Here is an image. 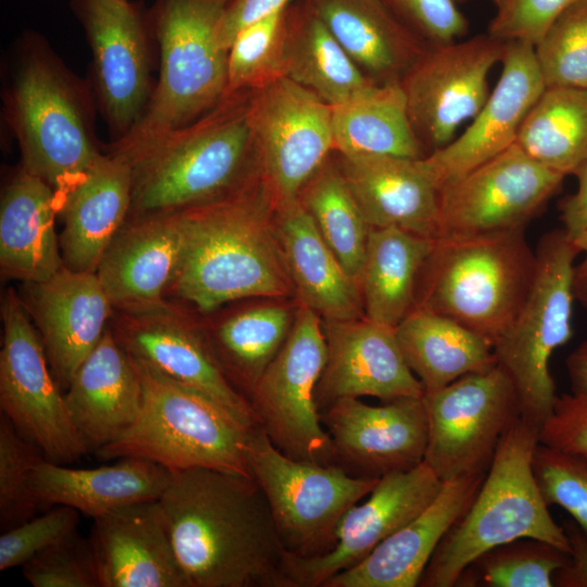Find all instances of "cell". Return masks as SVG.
Returning a JSON list of instances; mask_svg holds the SVG:
<instances>
[{"instance_id":"1","label":"cell","mask_w":587,"mask_h":587,"mask_svg":"<svg viewBox=\"0 0 587 587\" xmlns=\"http://www.w3.org/2000/svg\"><path fill=\"white\" fill-rule=\"evenodd\" d=\"M159 502L189 587H289L287 551L251 476L172 472Z\"/></svg>"},{"instance_id":"2","label":"cell","mask_w":587,"mask_h":587,"mask_svg":"<svg viewBox=\"0 0 587 587\" xmlns=\"http://www.w3.org/2000/svg\"><path fill=\"white\" fill-rule=\"evenodd\" d=\"M274 212L261 174L222 198L180 210L183 249L166 296L211 313L243 298L295 292Z\"/></svg>"},{"instance_id":"3","label":"cell","mask_w":587,"mask_h":587,"mask_svg":"<svg viewBox=\"0 0 587 587\" xmlns=\"http://www.w3.org/2000/svg\"><path fill=\"white\" fill-rule=\"evenodd\" d=\"M251 91L227 92L192 123L110 152L133 172L128 217L176 212L222 198L260 174Z\"/></svg>"},{"instance_id":"4","label":"cell","mask_w":587,"mask_h":587,"mask_svg":"<svg viewBox=\"0 0 587 587\" xmlns=\"http://www.w3.org/2000/svg\"><path fill=\"white\" fill-rule=\"evenodd\" d=\"M2 95L20 165L50 185L59 198L101 154L90 92L45 38L25 32L16 41Z\"/></svg>"},{"instance_id":"5","label":"cell","mask_w":587,"mask_h":587,"mask_svg":"<svg viewBox=\"0 0 587 587\" xmlns=\"http://www.w3.org/2000/svg\"><path fill=\"white\" fill-rule=\"evenodd\" d=\"M536 267L524 229L439 237L421 272L415 308L452 319L494 346L524 305Z\"/></svg>"},{"instance_id":"6","label":"cell","mask_w":587,"mask_h":587,"mask_svg":"<svg viewBox=\"0 0 587 587\" xmlns=\"http://www.w3.org/2000/svg\"><path fill=\"white\" fill-rule=\"evenodd\" d=\"M539 428L519 417L501 439L469 509L440 540L417 587H454L466 565L485 551L536 538L571 552L567 536L551 516L535 479Z\"/></svg>"},{"instance_id":"7","label":"cell","mask_w":587,"mask_h":587,"mask_svg":"<svg viewBox=\"0 0 587 587\" xmlns=\"http://www.w3.org/2000/svg\"><path fill=\"white\" fill-rule=\"evenodd\" d=\"M143 401L136 421L97 455L136 457L171 472L208 467L251 476L246 447L251 427L208 395L135 359Z\"/></svg>"},{"instance_id":"8","label":"cell","mask_w":587,"mask_h":587,"mask_svg":"<svg viewBox=\"0 0 587 587\" xmlns=\"http://www.w3.org/2000/svg\"><path fill=\"white\" fill-rule=\"evenodd\" d=\"M229 0H155L149 21L159 74L137 125L115 143H130L186 126L227 93V53L217 30Z\"/></svg>"},{"instance_id":"9","label":"cell","mask_w":587,"mask_h":587,"mask_svg":"<svg viewBox=\"0 0 587 587\" xmlns=\"http://www.w3.org/2000/svg\"><path fill=\"white\" fill-rule=\"evenodd\" d=\"M535 252L532 289L494 350L514 383L521 416L540 429L557 397L550 359L573 335L574 261L580 252L562 228L545 233Z\"/></svg>"},{"instance_id":"10","label":"cell","mask_w":587,"mask_h":587,"mask_svg":"<svg viewBox=\"0 0 587 587\" xmlns=\"http://www.w3.org/2000/svg\"><path fill=\"white\" fill-rule=\"evenodd\" d=\"M246 457L284 549L301 558L332 550L344 514L369 496L379 480L354 477L336 464L291 459L259 426L250 433Z\"/></svg>"},{"instance_id":"11","label":"cell","mask_w":587,"mask_h":587,"mask_svg":"<svg viewBox=\"0 0 587 587\" xmlns=\"http://www.w3.org/2000/svg\"><path fill=\"white\" fill-rule=\"evenodd\" d=\"M326 355L322 317L300 303L286 341L248 398L258 426L298 461L334 464L332 439L315 402Z\"/></svg>"},{"instance_id":"12","label":"cell","mask_w":587,"mask_h":587,"mask_svg":"<svg viewBox=\"0 0 587 587\" xmlns=\"http://www.w3.org/2000/svg\"><path fill=\"white\" fill-rule=\"evenodd\" d=\"M0 407L47 460L70 463L88 452L70 417L47 354L13 288L1 298Z\"/></svg>"},{"instance_id":"13","label":"cell","mask_w":587,"mask_h":587,"mask_svg":"<svg viewBox=\"0 0 587 587\" xmlns=\"http://www.w3.org/2000/svg\"><path fill=\"white\" fill-rule=\"evenodd\" d=\"M422 400L428 428L424 462L442 482L486 473L521 417L514 383L498 364L426 391Z\"/></svg>"},{"instance_id":"14","label":"cell","mask_w":587,"mask_h":587,"mask_svg":"<svg viewBox=\"0 0 587 587\" xmlns=\"http://www.w3.org/2000/svg\"><path fill=\"white\" fill-rule=\"evenodd\" d=\"M505 41L488 34L429 45L400 79L413 130L426 154L444 148L474 118L490 91L488 76Z\"/></svg>"},{"instance_id":"15","label":"cell","mask_w":587,"mask_h":587,"mask_svg":"<svg viewBox=\"0 0 587 587\" xmlns=\"http://www.w3.org/2000/svg\"><path fill=\"white\" fill-rule=\"evenodd\" d=\"M92 57L100 111L115 140L141 118L150 100L149 13L130 0H71Z\"/></svg>"},{"instance_id":"16","label":"cell","mask_w":587,"mask_h":587,"mask_svg":"<svg viewBox=\"0 0 587 587\" xmlns=\"http://www.w3.org/2000/svg\"><path fill=\"white\" fill-rule=\"evenodd\" d=\"M250 116L260 174L275 205L298 198L334 152L332 105L284 76L251 91Z\"/></svg>"},{"instance_id":"17","label":"cell","mask_w":587,"mask_h":587,"mask_svg":"<svg viewBox=\"0 0 587 587\" xmlns=\"http://www.w3.org/2000/svg\"><path fill=\"white\" fill-rule=\"evenodd\" d=\"M564 177L514 143L440 186L439 237L525 229Z\"/></svg>"},{"instance_id":"18","label":"cell","mask_w":587,"mask_h":587,"mask_svg":"<svg viewBox=\"0 0 587 587\" xmlns=\"http://www.w3.org/2000/svg\"><path fill=\"white\" fill-rule=\"evenodd\" d=\"M442 483L424 461L412 470L380 477L367 500L344 514L332 550L312 558L286 554L284 571L289 587H322L334 575L359 564L423 512Z\"/></svg>"},{"instance_id":"19","label":"cell","mask_w":587,"mask_h":587,"mask_svg":"<svg viewBox=\"0 0 587 587\" xmlns=\"http://www.w3.org/2000/svg\"><path fill=\"white\" fill-rule=\"evenodd\" d=\"M320 419L332 439L333 463L354 477L380 478L424 461L428 428L422 397L380 405L341 398Z\"/></svg>"},{"instance_id":"20","label":"cell","mask_w":587,"mask_h":587,"mask_svg":"<svg viewBox=\"0 0 587 587\" xmlns=\"http://www.w3.org/2000/svg\"><path fill=\"white\" fill-rule=\"evenodd\" d=\"M110 327L133 358L208 395L247 425L258 426L249 400L218 365L203 327L179 307L168 301L149 311H114Z\"/></svg>"},{"instance_id":"21","label":"cell","mask_w":587,"mask_h":587,"mask_svg":"<svg viewBox=\"0 0 587 587\" xmlns=\"http://www.w3.org/2000/svg\"><path fill=\"white\" fill-rule=\"evenodd\" d=\"M20 297L61 388L110 326L114 308L96 273L63 266L42 282L22 283Z\"/></svg>"},{"instance_id":"22","label":"cell","mask_w":587,"mask_h":587,"mask_svg":"<svg viewBox=\"0 0 587 587\" xmlns=\"http://www.w3.org/2000/svg\"><path fill=\"white\" fill-rule=\"evenodd\" d=\"M327 355L315 389L321 412L341 398L384 401L421 398L424 387L410 370L394 327L369 319L324 320Z\"/></svg>"},{"instance_id":"23","label":"cell","mask_w":587,"mask_h":587,"mask_svg":"<svg viewBox=\"0 0 587 587\" xmlns=\"http://www.w3.org/2000/svg\"><path fill=\"white\" fill-rule=\"evenodd\" d=\"M499 79L466 129L425 158L440 186L515 143L529 110L546 88L534 46L505 41Z\"/></svg>"},{"instance_id":"24","label":"cell","mask_w":587,"mask_h":587,"mask_svg":"<svg viewBox=\"0 0 587 587\" xmlns=\"http://www.w3.org/2000/svg\"><path fill=\"white\" fill-rule=\"evenodd\" d=\"M183 239L179 211L127 218L96 271L114 311L142 312L168 302Z\"/></svg>"},{"instance_id":"25","label":"cell","mask_w":587,"mask_h":587,"mask_svg":"<svg viewBox=\"0 0 587 587\" xmlns=\"http://www.w3.org/2000/svg\"><path fill=\"white\" fill-rule=\"evenodd\" d=\"M334 154L370 227L439 238L440 184L425 157Z\"/></svg>"},{"instance_id":"26","label":"cell","mask_w":587,"mask_h":587,"mask_svg":"<svg viewBox=\"0 0 587 587\" xmlns=\"http://www.w3.org/2000/svg\"><path fill=\"white\" fill-rule=\"evenodd\" d=\"M89 540L100 587H189L159 500L93 519Z\"/></svg>"},{"instance_id":"27","label":"cell","mask_w":587,"mask_h":587,"mask_svg":"<svg viewBox=\"0 0 587 587\" xmlns=\"http://www.w3.org/2000/svg\"><path fill=\"white\" fill-rule=\"evenodd\" d=\"M486 473L445 480L434 501L363 561L322 587H417L442 537L473 502Z\"/></svg>"},{"instance_id":"28","label":"cell","mask_w":587,"mask_h":587,"mask_svg":"<svg viewBox=\"0 0 587 587\" xmlns=\"http://www.w3.org/2000/svg\"><path fill=\"white\" fill-rule=\"evenodd\" d=\"M132 198L130 165L110 151L101 153L84 176L59 197V239L65 267L96 273L128 218Z\"/></svg>"},{"instance_id":"29","label":"cell","mask_w":587,"mask_h":587,"mask_svg":"<svg viewBox=\"0 0 587 587\" xmlns=\"http://www.w3.org/2000/svg\"><path fill=\"white\" fill-rule=\"evenodd\" d=\"M64 399L88 452L111 444L136 421L143 401L140 374L110 326L75 372Z\"/></svg>"},{"instance_id":"30","label":"cell","mask_w":587,"mask_h":587,"mask_svg":"<svg viewBox=\"0 0 587 587\" xmlns=\"http://www.w3.org/2000/svg\"><path fill=\"white\" fill-rule=\"evenodd\" d=\"M274 226L300 303L323 320L364 317L359 285L347 273L298 198L277 203Z\"/></svg>"},{"instance_id":"31","label":"cell","mask_w":587,"mask_h":587,"mask_svg":"<svg viewBox=\"0 0 587 587\" xmlns=\"http://www.w3.org/2000/svg\"><path fill=\"white\" fill-rule=\"evenodd\" d=\"M59 198L45 180L21 165L0 199V273L21 283L42 282L63 265L55 232Z\"/></svg>"},{"instance_id":"32","label":"cell","mask_w":587,"mask_h":587,"mask_svg":"<svg viewBox=\"0 0 587 587\" xmlns=\"http://www.w3.org/2000/svg\"><path fill=\"white\" fill-rule=\"evenodd\" d=\"M172 472L136 457L111 465L70 469L42 459L32 470L29 483L40 505H67L92 519L142 501L159 500Z\"/></svg>"},{"instance_id":"33","label":"cell","mask_w":587,"mask_h":587,"mask_svg":"<svg viewBox=\"0 0 587 587\" xmlns=\"http://www.w3.org/2000/svg\"><path fill=\"white\" fill-rule=\"evenodd\" d=\"M362 72L400 82L429 46L384 0H309Z\"/></svg>"},{"instance_id":"34","label":"cell","mask_w":587,"mask_h":587,"mask_svg":"<svg viewBox=\"0 0 587 587\" xmlns=\"http://www.w3.org/2000/svg\"><path fill=\"white\" fill-rule=\"evenodd\" d=\"M395 333L405 363L422 383L424 392L498 364L491 342L457 321L426 309L414 308L395 327Z\"/></svg>"},{"instance_id":"35","label":"cell","mask_w":587,"mask_h":587,"mask_svg":"<svg viewBox=\"0 0 587 587\" xmlns=\"http://www.w3.org/2000/svg\"><path fill=\"white\" fill-rule=\"evenodd\" d=\"M284 76L332 107L375 83L353 62L309 0H295L287 7Z\"/></svg>"},{"instance_id":"36","label":"cell","mask_w":587,"mask_h":587,"mask_svg":"<svg viewBox=\"0 0 587 587\" xmlns=\"http://www.w3.org/2000/svg\"><path fill=\"white\" fill-rule=\"evenodd\" d=\"M434 242L398 227H371L359 280L366 319L395 328L414 310L420 275Z\"/></svg>"},{"instance_id":"37","label":"cell","mask_w":587,"mask_h":587,"mask_svg":"<svg viewBox=\"0 0 587 587\" xmlns=\"http://www.w3.org/2000/svg\"><path fill=\"white\" fill-rule=\"evenodd\" d=\"M334 152L424 158L399 82L373 83L332 107Z\"/></svg>"},{"instance_id":"38","label":"cell","mask_w":587,"mask_h":587,"mask_svg":"<svg viewBox=\"0 0 587 587\" xmlns=\"http://www.w3.org/2000/svg\"><path fill=\"white\" fill-rule=\"evenodd\" d=\"M295 313L285 305H257L235 312L204 330L223 373L247 399L286 341Z\"/></svg>"},{"instance_id":"39","label":"cell","mask_w":587,"mask_h":587,"mask_svg":"<svg viewBox=\"0 0 587 587\" xmlns=\"http://www.w3.org/2000/svg\"><path fill=\"white\" fill-rule=\"evenodd\" d=\"M515 143L564 176L587 161V89L548 86L526 115Z\"/></svg>"},{"instance_id":"40","label":"cell","mask_w":587,"mask_h":587,"mask_svg":"<svg viewBox=\"0 0 587 587\" xmlns=\"http://www.w3.org/2000/svg\"><path fill=\"white\" fill-rule=\"evenodd\" d=\"M333 154L302 186L298 199L347 273L359 285L371 227Z\"/></svg>"},{"instance_id":"41","label":"cell","mask_w":587,"mask_h":587,"mask_svg":"<svg viewBox=\"0 0 587 587\" xmlns=\"http://www.w3.org/2000/svg\"><path fill=\"white\" fill-rule=\"evenodd\" d=\"M571 554L536 538H520L494 547L470 562L454 587H553L554 573Z\"/></svg>"},{"instance_id":"42","label":"cell","mask_w":587,"mask_h":587,"mask_svg":"<svg viewBox=\"0 0 587 587\" xmlns=\"http://www.w3.org/2000/svg\"><path fill=\"white\" fill-rule=\"evenodd\" d=\"M287 8L242 28L227 53V92L254 91L284 77Z\"/></svg>"},{"instance_id":"43","label":"cell","mask_w":587,"mask_h":587,"mask_svg":"<svg viewBox=\"0 0 587 587\" xmlns=\"http://www.w3.org/2000/svg\"><path fill=\"white\" fill-rule=\"evenodd\" d=\"M546 87L587 89V0H577L534 46Z\"/></svg>"},{"instance_id":"44","label":"cell","mask_w":587,"mask_h":587,"mask_svg":"<svg viewBox=\"0 0 587 587\" xmlns=\"http://www.w3.org/2000/svg\"><path fill=\"white\" fill-rule=\"evenodd\" d=\"M42 459L41 451L1 413L0 419V525L5 532L35 516L39 504L29 477Z\"/></svg>"},{"instance_id":"45","label":"cell","mask_w":587,"mask_h":587,"mask_svg":"<svg viewBox=\"0 0 587 587\" xmlns=\"http://www.w3.org/2000/svg\"><path fill=\"white\" fill-rule=\"evenodd\" d=\"M533 471L546 503L564 509L587 535V454L538 442Z\"/></svg>"},{"instance_id":"46","label":"cell","mask_w":587,"mask_h":587,"mask_svg":"<svg viewBox=\"0 0 587 587\" xmlns=\"http://www.w3.org/2000/svg\"><path fill=\"white\" fill-rule=\"evenodd\" d=\"M35 587H100L91 542L77 532L42 550L23 566Z\"/></svg>"},{"instance_id":"47","label":"cell","mask_w":587,"mask_h":587,"mask_svg":"<svg viewBox=\"0 0 587 587\" xmlns=\"http://www.w3.org/2000/svg\"><path fill=\"white\" fill-rule=\"evenodd\" d=\"M78 511L57 505L42 515L2 532L0 571L23 566L36 554L77 532Z\"/></svg>"},{"instance_id":"48","label":"cell","mask_w":587,"mask_h":587,"mask_svg":"<svg viewBox=\"0 0 587 587\" xmlns=\"http://www.w3.org/2000/svg\"><path fill=\"white\" fill-rule=\"evenodd\" d=\"M577 0H505L487 34L501 41L535 46L549 26Z\"/></svg>"},{"instance_id":"49","label":"cell","mask_w":587,"mask_h":587,"mask_svg":"<svg viewBox=\"0 0 587 587\" xmlns=\"http://www.w3.org/2000/svg\"><path fill=\"white\" fill-rule=\"evenodd\" d=\"M429 45L457 41L467 33V21L455 0H384Z\"/></svg>"},{"instance_id":"50","label":"cell","mask_w":587,"mask_h":587,"mask_svg":"<svg viewBox=\"0 0 587 587\" xmlns=\"http://www.w3.org/2000/svg\"><path fill=\"white\" fill-rule=\"evenodd\" d=\"M539 442L587 454V397L573 392L557 395L552 412L539 429Z\"/></svg>"},{"instance_id":"51","label":"cell","mask_w":587,"mask_h":587,"mask_svg":"<svg viewBox=\"0 0 587 587\" xmlns=\"http://www.w3.org/2000/svg\"><path fill=\"white\" fill-rule=\"evenodd\" d=\"M295 0H229L221 20L217 40L228 51L236 35L246 26L286 9Z\"/></svg>"},{"instance_id":"52","label":"cell","mask_w":587,"mask_h":587,"mask_svg":"<svg viewBox=\"0 0 587 587\" xmlns=\"http://www.w3.org/2000/svg\"><path fill=\"white\" fill-rule=\"evenodd\" d=\"M562 527L569 539L571 560L554 573L553 586L587 587V535L574 521H566Z\"/></svg>"},{"instance_id":"53","label":"cell","mask_w":587,"mask_h":587,"mask_svg":"<svg viewBox=\"0 0 587 587\" xmlns=\"http://www.w3.org/2000/svg\"><path fill=\"white\" fill-rule=\"evenodd\" d=\"M576 191L560 202L562 229L575 241L587 233V161L575 173Z\"/></svg>"},{"instance_id":"54","label":"cell","mask_w":587,"mask_h":587,"mask_svg":"<svg viewBox=\"0 0 587 587\" xmlns=\"http://www.w3.org/2000/svg\"><path fill=\"white\" fill-rule=\"evenodd\" d=\"M571 392L587 397V340L580 342L566 358Z\"/></svg>"},{"instance_id":"55","label":"cell","mask_w":587,"mask_h":587,"mask_svg":"<svg viewBox=\"0 0 587 587\" xmlns=\"http://www.w3.org/2000/svg\"><path fill=\"white\" fill-rule=\"evenodd\" d=\"M573 294L575 300L587 309V254L574 266Z\"/></svg>"},{"instance_id":"56","label":"cell","mask_w":587,"mask_h":587,"mask_svg":"<svg viewBox=\"0 0 587 587\" xmlns=\"http://www.w3.org/2000/svg\"><path fill=\"white\" fill-rule=\"evenodd\" d=\"M580 253L587 254V233L574 241Z\"/></svg>"},{"instance_id":"57","label":"cell","mask_w":587,"mask_h":587,"mask_svg":"<svg viewBox=\"0 0 587 587\" xmlns=\"http://www.w3.org/2000/svg\"><path fill=\"white\" fill-rule=\"evenodd\" d=\"M491 1L495 3V5L497 7V9H498L499 7H501V5L505 2V0H491Z\"/></svg>"},{"instance_id":"58","label":"cell","mask_w":587,"mask_h":587,"mask_svg":"<svg viewBox=\"0 0 587 587\" xmlns=\"http://www.w3.org/2000/svg\"><path fill=\"white\" fill-rule=\"evenodd\" d=\"M455 1H457L458 4H460V3L466 2L467 0H455Z\"/></svg>"}]
</instances>
